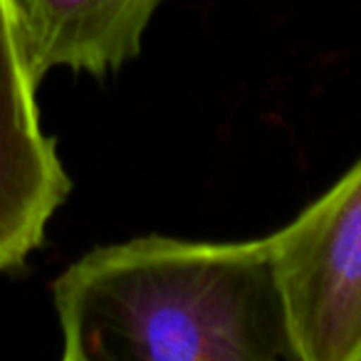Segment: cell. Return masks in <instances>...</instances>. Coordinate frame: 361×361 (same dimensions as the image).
<instances>
[{"instance_id": "cell-1", "label": "cell", "mask_w": 361, "mask_h": 361, "mask_svg": "<svg viewBox=\"0 0 361 361\" xmlns=\"http://www.w3.org/2000/svg\"><path fill=\"white\" fill-rule=\"evenodd\" d=\"M65 361H297L272 238L144 235L52 282Z\"/></svg>"}, {"instance_id": "cell-2", "label": "cell", "mask_w": 361, "mask_h": 361, "mask_svg": "<svg viewBox=\"0 0 361 361\" xmlns=\"http://www.w3.org/2000/svg\"><path fill=\"white\" fill-rule=\"evenodd\" d=\"M270 238L297 361H361V159Z\"/></svg>"}, {"instance_id": "cell-3", "label": "cell", "mask_w": 361, "mask_h": 361, "mask_svg": "<svg viewBox=\"0 0 361 361\" xmlns=\"http://www.w3.org/2000/svg\"><path fill=\"white\" fill-rule=\"evenodd\" d=\"M13 0H0V275L42 245L72 191L55 139L45 134Z\"/></svg>"}, {"instance_id": "cell-4", "label": "cell", "mask_w": 361, "mask_h": 361, "mask_svg": "<svg viewBox=\"0 0 361 361\" xmlns=\"http://www.w3.org/2000/svg\"><path fill=\"white\" fill-rule=\"evenodd\" d=\"M164 0H13L37 82L65 67L102 77L141 52Z\"/></svg>"}]
</instances>
